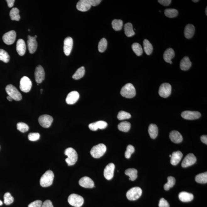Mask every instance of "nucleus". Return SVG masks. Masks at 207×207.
<instances>
[{"label": "nucleus", "instance_id": "48", "mask_svg": "<svg viewBox=\"0 0 207 207\" xmlns=\"http://www.w3.org/2000/svg\"><path fill=\"white\" fill-rule=\"evenodd\" d=\"M42 202L41 200H36L31 203L28 205V207H41Z\"/></svg>", "mask_w": 207, "mask_h": 207}, {"label": "nucleus", "instance_id": "19", "mask_svg": "<svg viewBox=\"0 0 207 207\" xmlns=\"http://www.w3.org/2000/svg\"><path fill=\"white\" fill-rule=\"evenodd\" d=\"M79 98V93L76 91H73L69 93L66 99L67 104L72 105L76 103Z\"/></svg>", "mask_w": 207, "mask_h": 207}, {"label": "nucleus", "instance_id": "31", "mask_svg": "<svg viewBox=\"0 0 207 207\" xmlns=\"http://www.w3.org/2000/svg\"><path fill=\"white\" fill-rule=\"evenodd\" d=\"M10 19L12 20L19 21L20 19L19 10L16 8H12L10 12Z\"/></svg>", "mask_w": 207, "mask_h": 207}, {"label": "nucleus", "instance_id": "47", "mask_svg": "<svg viewBox=\"0 0 207 207\" xmlns=\"http://www.w3.org/2000/svg\"><path fill=\"white\" fill-rule=\"evenodd\" d=\"M95 123L98 129L100 128L101 129H103L107 126V123L105 121H97Z\"/></svg>", "mask_w": 207, "mask_h": 207}, {"label": "nucleus", "instance_id": "61", "mask_svg": "<svg viewBox=\"0 0 207 207\" xmlns=\"http://www.w3.org/2000/svg\"><path fill=\"white\" fill-rule=\"evenodd\" d=\"M171 156H172L171 155H170V156H169L170 157H171Z\"/></svg>", "mask_w": 207, "mask_h": 207}, {"label": "nucleus", "instance_id": "52", "mask_svg": "<svg viewBox=\"0 0 207 207\" xmlns=\"http://www.w3.org/2000/svg\"><path fill=\"white\" fill-rule=\"evenodd\" d=\"M89 128L92 131H96V130L98 129V128H97L96 124L95 123H90V124L89 125Z\"/></svg>", "mask_w": 207, "mask_h": 207}, {"label": "nucleus", "instance_id": "25", "mask_svg": "<svg viewBox=\"0 0 207 207\" xmlns=\"http://www.w3.org/2000/svg\"><path fill=\"white\" fill-rule=\"evenodd\" d=\"M195 27L192 24H188L186 25L184 30V35L187 39H191L194 35L195 32Z\"/></svg>", "mask_w": 207, "mask_h": 207}, {"label": "nucleus", "instance_id": "7", "mask_svg": "<svg viewBox=\"0 0 207 207\" xmlns=\"http://www.w3.org/2000/svg\"><path fill=\"white\" fill-rule=\"evenodd\" d=\"M68 202L71 206L75 207H80L84 203V200L81 196L76 194H72L69 196Z\"/></svg>", "mask_w": 207, "mask_h": 207}, {"label": "nucleus", "instance_id": "4", "mask_svg": "<svg viewBox=\"0 0 207 207\" xmlns=\"http://www.w3.org/2000/svg\"><path fill=\"white\" fill-rule=\"evenodd\" d=\"M106 150V147L104 144H100L92 148L90 151V154L93 157L99 159L104 155Z\"/></svg>", "mask_w": 207, "mask_h": 207}, {"label": "nucleus", "instance_id": "40", "mask_svg": "<svg viewBox=\"0 0 207 207\" xmlns=\"http://www.w3.org/2000/svg\"><path fill=\"white\" fill-rule=\"evenodd\" d=\"M107 42L106 39L105 38H102L101 40L98 44L99 51L101 53H102L105 51L107 47Z\"/></svg>", "mask_w": 207, "mask_h": 207}, {"label": "nucleus", "instance_id": "32", "mask_svg": "<svg viewBox=\"0 0 207 207\" xmlns=\"http://www.w3.org/2000/svg\"><path fill=\"white\" fill-rule=\"evenodd\" d=\"M143 46L144 51L146 54L149 55L152 53L153 47L152 45L148 40L145 39L143 41Z\"/></svg>", "mask_w": 207, "mask_h": 207}, {"label": "nucleus", "instance_id": "49", "mask_svg": "<svg viewBox=\"0 0 207 207\" xmlns=\"http://www.w3.org/2000/svg\"><path fill=\"white\" fill-rule=\"evenodd\" d=\"M159 207H170V204L166 200H165L164 198H162L159 201Z\"/></svg>", "mask_w": 207, "mask_h": 207}, {"label": "nucleus", "instance_id": "34", "mask_svg": "<svg viewBox=\"0 0 207 207\" xmlns=\"http://www.w3.org/2000/svg\"><path fill=\"white\" fill-rule=\"evenodd\" d=\"M195 181L198 183L204 184L207 182V172L199 174L196 176Z\"/></svg>", "mask_w": 207, "mask_h": 207}, {"label": "nucleus", "instance_id": "22", "mask_svg": "<svg viewBox=\"0 0 207 207\" xmlns=\"http://www.w3.org/2000/svg\"><path fill=\"white\" fill-rule=\"evenodd\" d=\"M26 47L25 41L23 39H20L17 41L16 50L19 55L22 56L25 54Z\"/></svg>", "mask_w": 207, "mask_h": 207}, {"label": "nucleus", "instance_id": "9", "mask_svg": "<svg viewBox=\"0 0 207 207\" xmlns=\"http://www.w3.org/2000/svg\"><path fill=\"white\" fill-rule=\"evenodd\" d=\"M172 92L171 85L168 83H164L160 87L159 93L161 97L166 98L170 96Z\"/></svg>", "mask_w": 207, "mask_h": 207}, {"label": "nucleus", "instance_id": "55", "mask_svg": "<svg viewBox=\"0 0 207 207\" xmlns=\"http://www.w3.org/2000/svg\"><path fill=\"white\" fill-rule=\"evenodd\" d=\"M7 98L8 101H12L13 100V99L11 97L9 96V95H8V96L7 97Z\"/></svg>", "mask_w": 207, "mask_h": 207}, {"label": "nucleus", "instance_id": "21", "mask_svg": "<svg viewBox=\"0 0 207 207\" xmlns=\"http://www.w3.org/2000/svg\"><path fill=\"white\" fill-rule=\"evenodd\" d=\"M169 137L172 141L175 144L180 143L183 140L181 134L176 130L170 132Z\"/></svg>", "mask_w": 207, "mask_h": 207}, {"label": "nucleus", "instance_id": "23", "mask_svg": "<svg viewBox=\"0 0 207 207\" xmlns=\"http://www.w3.org/2000/svg\"><path fill=\"white\" fill-rule=\"evenodd\" d=\"M182 156L183 155L180 151L173 152L172 155L171 161H170L171 164L174 166L178 165L181 161Z\"/></svg>", "mask_w": 207, "mask_h": 207}, {"label": "nucleus", "instance_id": "54", "mask_svg": "<svg viewBox=\"0 0 207 207\" xmlns=\"http://www.w3.org/2000/svg\"><path fill=\"white\" fill-rule=\"evenodd\" d=\"M201 142L204 143L206 145L207 144V136L206 135H203L201 137Z\"/></svg>", "mask_w": 207, "mask_h": 207}, {"label": "nucleus", "instance_id": "46", "mask_svg": "<svg viewBox=\"0 0 207 207\" xmlns=\"http://www.w3.org/2000/svg\"><path fill=\"white\" fill-rule=\"evenodd\" d=\"M40 135L39 133H30L28 135V139L31 141H35L39 140Z\"/></svg>", "mask_w": 207, "mask_h": 207}, {"label": "nucleus", "instance_id": "59", "mask_svg": "<svg viewBox=\"0 0 207 207\" xmlns=\"http://www.w3.org/2000/svg\"><path fill=\"white\" fill-rule=\"evenodd\" d=\"M41 93H42V91H43V90L42 89H41Z\"/></svg>", "mask_w": 207, "mask_h": 207}, {"label": "nucleus", "instance_id": "29", "mask_svg": "<svg viewBox=\"0 0 207 207\" xmlns=\"http://www.w3.org/2000/svg\"><path fill=\"white\" fill-rule=\"evenodd\" d=\"M125 34L128 36L130 37L135 34L134 31L133 30V25L130 23H126L124 26Z\"/></svg>", "mask_w": 207, "mask_h": 207}, {"label": "nucleus", "instance_id": "53", "mask_svg": "<svg viewBox=\"0 0 207 207\" xmlns=\"http://www.w3.org/2000/svg\"><path fill=\"white\" fill-rule=\"evenodd\" d=\"M6 1L8 3V6L9 8H11L14 6L15 1V0H6Z\"/></svg>", "mask_w": 207, "mask_h": 207}, {"label": "nucleus", "instance_id": "39", "mask_svg": "<svg viewBox=\"0 0 207 207\" xmlns=\"http://www.w3.org/2000/svg\"><path fill=\"white\" fill-rule=\"evenodd\" d=\"M176 180L174 177H168V182L164 186L165 190L168 191L169 190L170 188L173 187L175 185Z\"/></svg>", "mask_w": 207, "mask_h": 207}, {"label": "nucleus", "instance_id": "45", "mask_svg": "<svg viewBox=\"0 0 207 207\" xmlns=\"http://www.w3.org/2000/svg\"><path fill=\"white\" fill-rule=\"evenodd\" d=\"M135 152V148L133 146L129 145L127 147V150L125 153V157L126 159H130L131 157V155Z\"/></svg>", "mask_w": 207, "mask_h": 207}, {"label": "nucleus", "instance_id": "12", "mask_svg": "<svg viewBox=\"0 0 207 207\" xmlns=\"http://www.w3.org/2000/svg\"><path fill=\"white\" fill-rule=\"evenodd\" d=\"M35 77L36 82L38 84L42 82L45 78V73L42 66H38L36 68L35 72Z\"/></svg>", "mask_w": 207, "mask_h": 207}, {"label": "nucleus", "instance_id": "56", "mask_svg": "<svg viewBox=\"0 0 207 207\" xmlns=\"http://www.w3.org/2000/svg\"><path fill=\"white\" fill-rule=\"evenodd\" d=\"M192 1L194 3H197L198 2H199V0H196V1H195V0H193Z\"/></svg>", "mask_w": 207, "mask_h": 207}, {"label": "nucleus", "instance_id": "28", "mask_svg": "<svg viewBox=\"0 0 207 207\" xmlns=\"http://www.w3.org/2000/svg\"><path fill=\"white\" fill-rule=\"evenodd\" d=\"M150 136L152 139H155L157 137L159 129L156 125L151 124L150 125L148 129Z\"/></svg>", "mask_w": 207, "mask_h": 207}, {"label": "nucleus", "instance_id": "57", "mask_svg": "<svg viewBox=\"0 0 207 207\" xmlns=\"http://www.w3.org/2000/svg\"><path fill=\"white\" fill-rule=\"evenodd\" d=\"M3 204V202L2 201L0 200V206H2Z\"/></svg>", "mask_w": 207, "mask_h": 207}, {"label": "nucleus", "instance_id": "62", "mask_svg": "<svg viewBox=\"0 0 207 207\" xmlns=\"http://www.w3.org/2000/svg\"><path fill=\"white\" fill-rule=\"evenodd\" d=\"M28 31H30V29H29V30H28Z\"/></svg>", "mask_w": 207, "mask_h": 207}, {"label": "nucleus", "instance_id": "26", "mask_svg": "<svg viewBox=\"0 0 207 207\" xmlns=\"http://www.w3.org/2000/svg\"><path fill=\"white\" fill-rule=\"evenodd\" d=\"M192 63L188 57H185L181 61L180 67L182 70L187 71L190 68Z\"/></svg>", "mask_w": 207, "mask_h": 207}, {"label": "nucleus", "instance_id": "43", "mask_svg": "<svg viewBox=\"0 0 207 207\" xmlns=\"http://www.w3.org/2000/svg\"><path fill=\"white\" fill-rule=\"evenodd\" d=\"M17 129L22 133H25L29 130V126L25 123H17Z\"/></svg>", "mask_w": 207, "mask_h": 207}, {"label": "nucleus", "instance_id": "37", "mask_svg": "<svg viewBox=\"0 0 207 207\" xmlns=\"http://www.w3.org/2000/svg\"><path fill=\"white\" fill-rule=\"evenodd\" d=\"M132 49L138 56H140L143 53L142 47L139 43H133L132 46Z\"/></svg>", "mask_w": 207, "mask_h": 207}, {"label": "nucleus", "instance_id": "13", "mask_svg": "<svg viewBox=\"0 0 207 207\" xmlns=\"http://www.w3.org/2000/svg\"><path fill=\"white\" fill-rule=\"evenodd\" d=\"M181 116L184 119L192 120L199 119L201 114L198 111H186L182 112Z\"/></svg>", "mask_w": 207, "mask_h": 207}, {"label": "nucleus", "instance_id": "6", "mask_svg": "<svg viewBox=\"0 0 207 207\" xmlns=\"http://www.w3.org/2000/svg\"><path fill=\"white\" fill-rule=\"evenodd\" d=\"M142 192V189L140 187H133L127 192L126 196L129 200H136L141 196Z\"/></svg>", "mask_w": 207, "mask_h": 207}, {"label": "nucleus", "instance_id": "16", "mask_svg": "<svg viewBox=\"0 0 207 207\" xmlns=\"http://www.w3.org/2000/svg\"><path fill=\"white\" fill-rule=\"evenodd\" d=\"M115 165L114 163H110L106 166L104 171V175L107 180H111L114 177Z\"/></svg>", "mask_w": 207, "mask_h": 207}, {"label": "nucleus", "instance_id": "10", "mask_svg": "<svg viewBox=\"0 0 207 207\" xmlns=\"http://www.w3.org/2000/svg\"><path fill=\"white\" fill-rule=\"evenodd\" d=\"M53 118L48 115H43L38 119L40 124L44 128H48L51 126L53 122Z\"/></svg>", "mask_w": 207, "mask_h": 207}, {"label": "nucleus", "instance_id": "36", "mask_svg": "<svg viewBox=\"0 0 207 207\" xmlns=\"http://www.w3.org/2000/svg\"><path fill=\"white\" fill-rule=\"evenodd\" d=\"M85 74V68L84 67H82L78 68L75 74L73 75V79L78 80L81 79L84 76Z\"/></svg>", "mask_w": 207, "mask_h": 207}, {"label": "nucleus", "instance_id": "14", "mask_svg": "<svg viewBox=\"0 0 207 207\" xmlns=\"http://www.w3.org/2000/svg\"><path fill=\"white\" fill-rule=\"evenodd\" d=\"M196 158L193 154L190 153L187 155L184 158L182 163V166L183 168L188 167L194 164L196 161Z\"/></svg>", "mask_w": 207, "mask_h": 207}, {"label": "nucleus", "instance_id": "17", "mask_svg": "<svg viewBox=\"0 0 207 207\" xmlns=\"http://www.w3.org/2000/svg\"><path fill=\"white\" fill-rule=\"evenodd\" d=\"M28 48L30 53H34L37 48V43L36 42V38L34 36H31L29 35L28 36Z\"/></svg>", "mask_w": 207, "mask_h": 207}, {"label": "nucleus", "instance_id": "44", "mask_svg": "<svg viewBox=\"0 0 207 207\" xmlns=\"http://www.w3.org/2000/svg\"><path fill=\"white\" fill-rule=\"evenodd\" d=\"M131 115L128 112L124 111H121L118 113L117 117L120 121L121 120L128 119L131 117Z\"/></svg>", "mask_w": 207, "mask_h": 207}, {"label": "nucleus", "instance_id": "33", "mask_svg": "<svg viewBox=\"0 0 207 207\" xmlns=\"http://www.w3.org/2000/svg\"><path fill=\"white\" fill-rule=\"evenodd\" d=\"M131 128V124L127 121L122 122L118 125V129L123 132H128Z\"/></svg>", "mask_w": 207, "mask_h": 207}, {"label": "nucleus", "instance_id": "35", "mask_svg": "<svg viewBox=\"0 0 207 207\" xmlns=\"http://www.w3.org/2000/svg\"><path fill=\"white\" fill-rule=\"evenodd\" d=\"M178 11L174 8H167L165 9L164 12L165 15L169 18H174L178 15Z\"/></svg>", "mask_w": 207, "mask_h": 207}, {"label": "nucleus", "instance_id": "58", "mask_svg": "<svg viewBox=\"0 0 207 207\" xmlns=\"http://www.w3.org/2000/svg\"><path fill=\"white\" fill-rule=\"evenodd\" d=\"M207 8L206 7V11H205V13H206V15H207Z\"/></svg>", "mask_w": 207, "mask_h": 207}, {"label": "nucleus", "instance_id": "51", "mask_svg": "<svg viewBox=\"0 0 207 207\" xmlns=\"http://www.w3.org/2000/svg\"><path fill=\"white\" fill-rule=\"evenodd\" d=\"M41 207H53V206L51 201L47 200L42 203Z\"/></svg>", "mask_w": 207, "mask_h": 207}, {"label": "nucleus", "instance_id": "18", "mask_svg": "<svg viewBox=\"0 0 207 207\" xmlns=\"http://www.w3.org/2000/svg\"><path fill=\"white\" fill-rule=\"evenodd\" d=\"M73 46V40L71 37L65 38L64 41L63 50L64 53L66 56L70 54Z\"/></svg>", "mask_w": 207, "mask_h": 207}, {"label": "nucleus", "instance_id": "30", "mask_svg": "<svg viewBox=\"0 0 207 207\" xmlns=\"http://www.w3.org/2000/svg\"><path fill=\"white\" fill-rule=\"evenodd\" d=\"M137 170L135 168H128L125 172V174L129 177V180L134 181L137 178Z\"/></svg>", "mask_w": 207, "mask_h": 207}, {"label": "nucleus", "instance_id": "2", "mask_svg": "<svg viewBox=\"0 0 207 207\" xmlns=\"http://www.w3.org/2000/svg\"><path fill=\"white\" fill-rule=\"evenodd\" d=\"M65 154L68 156L65 161L68 166H72L75 164L78 160V156L77 152L74 149L69 147L66 149Z\"/></svg>", "mask_w": 207, "mask_h": 207}, {"label": "nucleus", "instance_id": "60", "mask_svg": "<svg viewBox=\"0 0 207 207\" xmlns=\"http://www.w3.org/2000/svg\"><path fill=\"white\" fill-rule=\"evenodd\" d=\"M34 37H35V38H36H36L37 37V36H36V35H35V36Z\"/></svg>", "mask_w": 207, "mask_h": 207}, {"label": "nucleus", "instance_id": "42", "mask_svg": "<svg viewBox=\"0 0 207 207\" xmlns=\"http://www.w3.org/2000/svg\"><path fill=\"white\" fill-rule=\"evenodd\" d=\"M4 203L6 205L11 204L13 203L14 198L9 192H7L5 194L4 196Z\"/></svg>", "mask_w": 207, "mask_h": 207}, {"label": "nucleus", "instance_id": "20", "mask_svg": "<svg viewBox=\"0 0 207 207\" xmlns=\"http://www.w3.org/2000/svg\"><path fill=\"white\" fill-rule=\"evenodd\" d=\"M79 183L81 187L85 188H91L95 186V183L90 177H84L80 179Z\"/></svg>", "mask_w": 207, "mask_h": 207}, {"label": "nucleus", "instance_id": "8", "mask_svg": "<svg viewBox=\"0 0 207 207\" xmlns=\"http://www.w3.org/2000/svg\"><path fill=\"white\" fill-rule=\"evenodd\" d=\"M32 87V83L30 79L27 76H24L20 82V88L24 93H28L30 91Z\"/></svg>", "mask_w": 207, "mask_h": 207}, {"label": "nucleus", "instance_id": "11", "mask_svg": "<svg viewBox=\"0 0 207 207\" xmlns=\"http://www.w3.org/2000/svg\"><path fill=\"white\" fill-rule=\"evenodd\" d=\"M16 33L15 31L11 30L3 35V40L6 44L10 45L14 43L16 39Z\"/></svg>", "mask_w": 207, "mask_h": 207}, {"label": "nucleus", "instance_id": "27", "mask_svg": "<svg viewBox=\"0 0 207 207\" xmlns=\"http://www.w3.org/2000/svg\"><path fill=\"white\" fill-rule=\"evenodd\" d=\"M179 198L183 202H189L193 199L194 196L192 194L187 192H182L179 194Z\"/></svg>", "mask_w": 207, "mask_h": 207}, {"label": "nucleus", "instance_id": "5", "mask_svg": "<svg viewBox=\"0 0 207 207\" xmlns=\"http://www.w3.org/2000/svg\"><path fill=\"white\" fill-rule=\"evenodd\" d=\"M6 91L8 95L11 97L14 100L19 101L22 100L21 94L13 85L9 84L7 86Z\"/></svg>", "mask_w": 207, "mask_h": 207}, {"label": "nucleus", "instance_id": "50", "mask_svg": "<svg viewBox=\"0 0 207 207\" xmlns=\"http://www.w3.org/2000/svg\"><path fill=\"white\" fill-rule=\"evenodd\" d=\"M158 1L160 4L165 6H169L172 2L171 0H159Z\"/></svg>", "mask_w": 207, "mask_h": 207}, {"label": "nucleus", "instance_id": "1", "mask_svg": "<svg viewBox=\"0 0 207 207\" xmlns=\"http://www.w3.org/2000/svg\"><path fill=\"white\" fill-rule=\"evenodd\" d=\"M54 178V173L51 170H48L41 177L40 183L41 187H47L53 183Z\"/></svg>", "mask_w": 207, "mask_h": 207}, {"label": "nucleus", "instance_id": "15", "mask_svg": "<svg viewBox=\"0 0 207 207\" xmlns=\"http://www.w3.org/2000/svg\"><path fill=\"white\" fill-rule=\"evenodd\" d=\"M91 0H81L76 5V8L80 11L86 12L91 8Z\"/></svg>", "mask_w": 207, "mask_h": 207}, {"label": "nucleus", "instance_id": "38", "mask_svg": "<svg viewBox=\"0 0 207 207\" xmlns=\"http://www.w3.org/2000/svg\"><path fill=\"white\" fill-rule=\"evenodd\" d=\"M112 25L115 30H121L123 27V21L121 20L114 19L112 21Z\"/></svg>", "mask_w": 207, "mask_h": 207}, {"label": "nucleus", "instance_id": "41", "mask_svg": "<svg viewBox=\"0 0 207 207\" xmlns=\"http://www.w3.org/2000/svg\"><path fill=\"white\" fill-rule=\"evenodd\" d=\"M10 60V56L5 50L0 49V60L7 63Z\"/></svg>", "mask_w": 207, "mask_h": 207}, {"label": "nucleus", "instance_id": "24", "mask_svg": "<svg viewBox=\"0 0 207 207\" xmlns=\"http://www.w3.org/2000/svg\"><path fill=\"white\" fill-rule=\"evenodd\" d=\"M175 56V52L173 49L169 48L164 52L163 54V59L165 62L172 64V60Z\"/></svg>", "mask_w": 207, "mask_h": 207}, {"label": "nucleus", "instance_id": "3", "mask_svg": "<svg viewBox=\"0 0 207 207\" xmlns=\"http://www.w3.org/2000/svg\"><path fill=\"white\" fill-rule=\"evenodd\" d=\"M121 94L123 97L132 98L136 95V90L133 84L128 83L122 88Z\"/></svg>", "mask_w": 207, "mask_h": 207}]
</instances>
